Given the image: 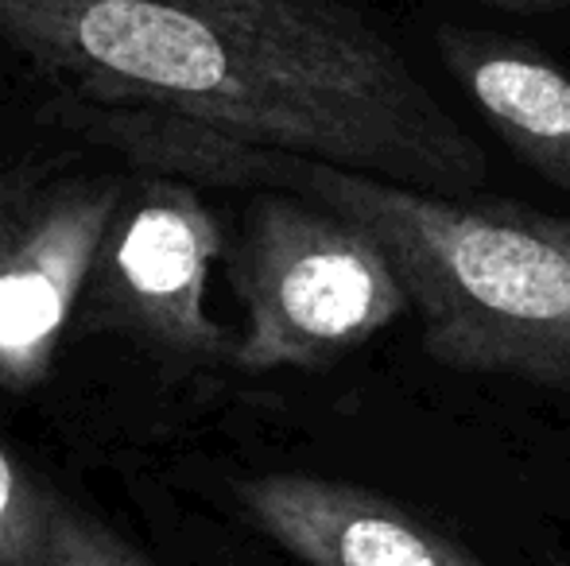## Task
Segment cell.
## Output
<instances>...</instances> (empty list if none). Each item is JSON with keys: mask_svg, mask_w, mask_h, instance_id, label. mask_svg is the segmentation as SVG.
Masks as SVG:
<instances>
[{"mask_svg": "<svg viewBox=\"0 0 570 566\" xmlns=\"http://www.w3.org/2000/svg\"><path fill=\"white\" fill-rule=\"evenodd\" d=\"M226 260L245 307L233 361L248 373L331 365L412 307L365 226L287 190H253Z\"/></svg>", "mask_w": 570, "mask_h": 566, "instance_id": "cell-3", "label": "cell"}, {"mask_svg": "<svg viewBox=\"0 0 570 566\" xmlns=\"http://www.w3.org/2000/svg\"><path fill=\"white\" fill-rule=\"evenodd\" d=\"M128 182L114 171L0 163V393H36Z\"/></svg>", "mask_w": 570, "mask_h": 566, "instance_id": "cell-5", "label": "cell"}, {"mask_svg": "<svg viewBox=\"0 0 570 566\" xmlns=\"http://www.w3.org/2000/svg\"><path fill=\"white\" fill-rule=\"evenodd\" d=\"M47 566H156V563L144 559L132 544H125L109 524H101L94 513H86L78 500L59 493L51 563Z\"/></svg>", "mask_w": 570, "mask_h": 566, "instance_id": "cell-9", "label": "cell"}, {"mask_svg": "<svg viewBox=\"0 0 570 566\" xmlns=\"http://www.w3.org/2000/svg\"><path fill=\"white\" fill-rule=\"evenodd\" d=\"M435 47L489 129L540 179L570 195V75L556 59L497 31L439 23Z\"/></svg>", "mask_w": 570, "mask_h": 566, "instance_id": "cell-7", "label": "cell"}, {"mask_svg": "<svg viewBox=\"0 0 570 566\" xmlns=\"http://www.w3.org/2000/svg\"><path fill=\"white\" fill-rule=\"evenodd\" d=\"M261 536L303 566H493L415 508L318 474H256L233 485Z\"/></svg>", "mask_w": 570, "mask_h": 566, "instance_id": "cell-6", "label": "cell"}, {"mask_svg": "<svg viewBox=\"0 0 570 566\" xmlns=\"http://www.w3.org/2000/svg\"><path fill=\"white\" fill-rule=\"evenodd\" d=\"M0 43L55 93L151 109L435 195L489 156L345 0H0Z\"/></svg>", "mask_w": 570, "mask_h": 566, "instance_id": "cell-1", "label": "cell"}, {"mask_svg": "<svg viewBox=\"0 0 570 566\" xmlns=\"http://www.w3.org/2000/svg\"><path fill=\"white\" fill-rule=\"evenodd\" d=\"M39 117L144 171L331 206L384 245L431 361L570 393V218L509 198L400 187L151 109L55 93Z\"/></svg>", "mask_w": 570, "mask_h": 566, "instance_id": "cell-2", "label": "cell"}, {"mask_svg": "<svg viewBox=\"0 0 570 566\" xmlns=\"http://www.w3.org/2000/svg\"><path fill=\"white\" fill-rule=\"evenodd\" d=\"M55 505H59V489L39 481L0 443V566L51 563Z\"/></svg>", "mask_w": 570, "mask_h": 566, "instance_id": "cell-8", "label": "cell"}, {"mask_svg": "<svg viewBox=\"0 0 570 566\" xmlns=\"http://www.w3.org/2000/svg\"><path fill=\"white\" fill-rule=\"evenodd\" d=\"M481 4L504 8V12H559L570 8V0H481Z\"/></svg>", "mask_w": 570, "mask_h": 566, "instance_id": "cell-10", "label": "cell"}, {"mask_svg": "<svg viewBox=\"0 0 570 566\" xmlns=\"http://www.w3.org/2000/svg\"><path fill=\"white\" fill-rule=\"evenodd\" d=\"M226 257V226L203 187L148 171L128 182L82 291L90 330H109L179 365H214L233 346L210 307V268Z\"/></svg>", "mask_w": 570, "mask_h": 566, "instance_id": "cell-4", "label": "cell"}]
</instances>
